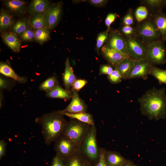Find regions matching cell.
Masks as SVG:
<instances>
[{
    "instance_id": "1",
    "label": "cell",
    "mask_w": 166,
    "mask_h": 166,
    "mask_svg": "<svg viewBox=\"0 0 166 166\" xmlns=\"http://www.w3.org/2000/svg\"><path fill=\"white\" fill-rule=\"evenodd\" d=\"M138 102L142 115L149 120H158L166 118V93L165 89L155 87L147 90Z\"/></svg>"
},
{
    "instance_id": "2",
    "label": "cell",
    "mask_w": 166,
    "mask_h": 166,
    "mask_svg": "<svg viewBox=\"0 0 166 166\" xmlns=\"http://www.w3.org/2000/svg\"><path fill=\"white\" fill-rule=\"evenodd\" d=\"M59 111L45 114L36 119L41 126L45 142L49 145L62 135L67 122Z\"/></svg>"
},
{
    "instance_id": "3",
    "label": "cell",
    "mask_w": 166,
    "mask_h": 166,
    "mask_svg": "<svg viewBox=\"0 0 166 166\" xmlns=\"http://www.w3.org/2000/svg\"><path fill=\"white\" fill-rule=\"evenodd\" d=\"M90 127L86 123L72 119L66 124L62 135L80 147Z\"/></svg>"
},
{
    "instance_id": "4",
    "label": "cell",
    "mask_w": 166,
    "mask_h": 166,
    "mask_svg": "<svg viewBox=\"0 0 166 166\" xmlns=\"http://www.w3.org/2000/svg\"><path fill=\"white\" fill-rule=\"evenodd\" d=\"M137 34L146 45L161 39L160 33L152 20H146L140 24Z\"/></svg>"
},
{
    "instance_id": "5",
    "label": "cell",
    "mask_w": 166,
    "mask_h": 166,
    "mask_svg": "<svg viewBox=\"0 0 166 166\" xmlns=\"http://www.w3.org/2000/svg\"><path fill=\"white\" fill-rule=\"evenodd\" d=\"M166 54L165 46L160 40L146 45L145 59L153 65L165 63Z\"/></svg>"
},
{
    "instance_id": "6",
    "label": "cell",
    "mask_w": 166,
    "mask_h": 166,
    "mask_svg": "<svg viewBox=\"0 0 166 166\" xmlns=\"http://www.w3.org/2000/svg\"><path fill=\"white\" fill-rule=\"evenodd\" d=\"M97 129L95 125L90 126L89 131L81 145L82 152L89 159L94 160L98 159L99 150L96 140Z\"/></svg>"
},
{
    "instance_id": "7",
    "label": "cell",
    "mask_w": 166,
    "mask_h": 166,
    "mask_svg": "<svg viewBox=\"0 0 166 166\" xmlns=\"http://www.w3.org/2000/svg\"><path fill=\"white\" fill-rule=\"evenodd\" d=\"M54 142V148L56 154L65 161L77 151L79 147L62 135Z\"/></svg>"
},
{
    "instance_id": "8",
    "label": "cell",
    "mask_w": 166,
    "mask_h": 166,
    "mask_svg": "<svg viewBox=\"0 0 166 166\" xmlns=\"http://www.w3.org/2000/svg\"><path fill=\"white\" fill-rule=\"evenodd\" d=\"M126 39L127 49L131 58L134 61L146 59V45L144 43L132 36L127 37Z\"/></svg>"
},
{
    "instance_id": "9",
    "label": "cell",
    "mask_w": 166,
    "mask_h": 166,
    "mask_svg": "<svg viewBox=\"0 0 166 166\" xmlns=\"http://www.w3.org/2000/svg\"><path fill=\"white\" fill-rule=\"evenodd\" d=\"M63 5L61 1L52 4L45 13V22L48 30L54 28L60 22L62 13Z\"/></svg>"
},
{
    "instance_id": "10",
    "label": "cell",
    "mask_w": 166,
    "mask_h": 166,
    "mask_svg": "<svg viewBox=\"0 0 166 166\" xmlns=\"http://www.w3.org/2000/svg\"><path fill=\"white\" fill-rule=\"evenodd\" d=\"M153 66L146 59L134 61L127 79L142 78L146 79L147 76L150 74Z\"/></svg>"
},
{
    "instance_id": "11",
    "label": "cell",
    "mask_w": 166,
    "mask_h": 166,
    "mask_svg": "<svg viewBox=\"0 0 166 166\" xmlns=\"http://www.w3.org/2000/svg\"><path fill=\"white\" fill-rule=\"evenodd\" d=\"M104 45L108 48L116 49L129 54L127 49L126 39L118 30H112L109 33L108 39Z\"/></svg>"
},
{
    "instance_id": "12",
    "label": "cell",
    "mask_w": 166,
    "mask_h": 166,
    "mask_svg": "<svg viewBox=\"0 0 166 166\" xmlns=\"http://www.w3.org/2000/svg\"><path fill=\"white\" fill-rule=\"evenodd\" d=\"M101 52L107 61L115 68L125 59L130 57L129 54L116 49L108 48L105 45L101 47Z\"/></svg>"
},
{
    "instance_id": "13",
    "label": "cell",
    "mask_w": 166,
    "mask_h": 166,
    "mask_svg": "<svg viewBox=\"0 0 166 166\" xmlns=\"http://www.w3.org/2000/svg\"><path fill=\"white\" fill-rule=\"evenodd\" d=\"M71 101L65 109L59 111L61 113H85L87 107L83 101L80 97L77 91H73Z\"/></svg>"
},
{
    "instance_id": "14",
    "label": "cell",
    "mask_w": 166,
    "mask_h": 166,
    "mask_svg": "<svg viewBox=\"0 0 166 166\" xmlns=\"http://www.w3.org/2000/svg\"><path fill=\"white\" fill-rule=\"evenodd\" d=\"M2 37L4 42L12 51L16 53L20 51L22 43L17 35L12 32H4Z\"/></svg>"
},
{
    "instance_id": "15",
    "label": "cell",
    "mask_w": 166,
    "mask_h": 166,
    "mask_svg": "<svg viewBox=\"0 0 166 166\" xmlns=\"http://www.w3.org/2000/svg\"><path fill=\"white\" fill-rule=\"evenodd\" d=\"M51 5L48 0H32L29 6L28 12L31 15L45 13Z\"/></svg>"
},
{
    "instance_id": "16",
    "label": "cell",
    "mask_w": 166,
    "mask_h": 166,
    "mask_svg": "<svg viewBox=\"0 0 166 166\" xmlns=\"http://www.w3.org/2000/svg\"><path fill=\"white\" fill-rule=\"evenodd\" d=\"M105 158L107 166H121L127 160L119 153L109 151H106Z\"/></svg>"
},
{
    "instance_id": "17",
    "label": "cell",
    "mask_w": 166,
    "mask_h": 166,
    "mask_svg": "<svg viewBox=\"0 0 166 166\" xmlns=\"http://www.w3.org/2000/svg\"><path fill=\"white\" fill-rule=\"evenodd\" d=\"M152 20L160 33L161 39L166 41V14L159 10L153 15Z\"/></svg>"
},
{
    "instance_id": "18",
    "label": "cell",
    "mask_w": 166,
    "mask_h": 166,
    "mask_svg": "<svg viewBox=\"0 0 166 166\" xmlns=\"http://www.w3.org/2000/svg\"><path fill=\"white\" fill-rule=\"evenodd\" d=\"M0 73L2 74L10 77L20 83H25L27 81L26 77L19 76L14 71L10 65L6 62H0Z\"/></svg>"
},
{
    "instance_id": "19",
    "label": "cell",
    "mask_w": 166,
    "mask_h": 166,
    "mask_svg": "<svg viewBox=\"0 0 166 166\" xmlns=\"http://www.w3.org/2000/svg\"><path fill=\"white\" fill-rule=\"evenodd\" d=\"M3 4L9 11L15 14L24 13L26 8V2L22 0H4Z\"/></svg>"
},
{
    "instance_id": "20",
    "label": "cell",
    "mask_w": 166,
    "mask_h": 166,
    "mask_svg": "<svg viewBox=\"0 0 166 166\" xmlns=\"http://www.w3.org/2000/svg\"><path fill=\"white\" fill-rule=\"evenodd\" d=\"M76 80V77L68 57L65 62V72L63 76V83L65 89L69 90L70 87Z\"/></svg>"
},
{
    "instance_id": "21",
    "label": "cell",
    "mask_w": 166,
    "mask_h": 166,
    "mask_svg": "<svg viewBox=\"0 0 166 166\" xmlns=\"http://www.w3.org/2000/svg\"><path fill=\"white\" fill-rule=\"evenodd\" d=\"M29 27L34 30L41 28L47 29L45 13L32 15L30 18Z\"/></svg>"
},
{
    "instance_id": "22",
    "label": "cell",
    "mask_w": 166,
    "mask_h": 166,
    "mask_svg": "<svg viewBox=\"0 0 166 166\" xmlns=\"http://www.w3.org/2000/svg\"><path fill=\"white\" fill-rule=\"evenodd\" d=\"M14 20L11 14L5 10L2 9L0 13V30L4 32L12 26Z\"/></svg>"
},
{
    "instance_id": "23",
    "label": "cell",
    "mask_w": 166,
    "mask_h": 166,
    "mask_svg": "<svg viewBox=\"0 0 166 166\" xmlns=\"http://www.w3.org/2000/svg\"><path fill=\"white\" fill-rule=\"evenodd\" d=\"M46 95L48 97L69 100L72 98L73 92L65 89L58 85L51 91L46 93Z\"/></svg>"
},
{
    "instance_id": "24",
    "label": "cell",
    "mask_w": 166,
    "mask_h": 166,
    "mask_svg": "<svg viewBox=\"0 0 166 166\" xmlns=\"http://www.w3.org/2000/svg\"><path fill=\"white\" fill-rule=\"evenodd\" d=\"M134 60L130 57L125 59L121 62L115 68L120 72L122 79H127L131 70Z\"/></svg>"
},
{
    "instance_id": "25",
    "label": "cell",
    "mask_w": 166,
    "mask_h": 166,
    "mask_svg": "<svg viewBox=\"0 0 166 166\" xmlns=\"http://www.w3.org/2000/svg\"><path fill=\"white\" fill-rule=\"evenodd\" d=\"M61 113L64 115L72 119H76L90 126L94 125L92 116L90 114L86 112L77 113Z\"/></svg>"
},
{
    "instance_id": "26",
    "label": "cell",
    "mask_w": 166,
    "mask_h": 166,
    "mask_svg": "<svg viewBox=\"0 0 166 166\" xmlns=\"http://www.w3.org/2000/svg\"><path fill=\"white\" fill-rule=\"evenodd\" d=\"M30 18L25 17L16 21L12 27V32L20 35L29 27Z\"/></svg>"
},
{
    "instance_id": "27",
    "label": "cell",
    "mask_w": 166,
    "mask_h": 166,
    "mask_svg": "<svg viewBox=\"0 0 166 166\" xmlns=\"http://www.w3.org/2000/svg\"><path fill=\"white\" fill-rule=\"evenodd\" d=\"M35 39L42 45L48 41L50 38L49 30L45 28L38 29L34 30Z\"/></svg>"
},
{
    "instance_id": "28",
    "label": "cell",
    "mask_w": 166,
    "mask_h": 166,
    "mask_svg": "<svg viewBox=\"0 0 166 166\" xmlns=\"http://www.w3.org/2000/svg\"><path fill=\"white\" fill-rule=\"evenodd\" d=\"M58 83L56 78L52 77H49L43 81L40 85L39 89L48 93L58 85Z\"/></svg>"
},
{
    "instance_id": "29",
    "label": "cell",
    "mask_w": 166,
    "mask_h": 166,
    "mask_svg": "<svg viewBox=\"0 0 166 166\" xmlns=\"http://www.w3.org/2000/svg\"><path fill=\"white\" fill-rule=\"evenodd\" d=\"M65 162L66 166H84L85 163L78 150Z\"/></svg>"
},
{
    "instance_id": "30",
    "label": "cell",
    "mask_w": 166,
    "mask_h": 166,
    "mask_svg": "<svg viewBox=\"0 0 166 166\" xmlns=\"http://www.w3.org/2000/svg\"><path fill=\"white\" fill-rule=\"evenodd\" d=\"M150 74L157 79L160 83L166 84V70L153 66Z\"/></svg>"
},
{
    "instance_id": "31",
    "label": "cell",
    "mask_w": 166,
    "mask_h": 166,
    "mask_svg": "<svg viewBox=\"0 0 166 166\" xmlns=\"http://www.w3.org/2000/svg\"><path fill=\"white\" fill-rule=\"evenodd\" d=\"M109 33L107 30L99 33L97 35L95 50L98 55L100 48L108 39Z\"/></svg>"
},
{
    "instance_id": "32",
    "label": "cell",
    "mask_w": 166,
    "mask_h": 166,
    "mask_svg": "<svg viewBox=\"0 0 166 166\" xmlns=\"http://www.w3.org/2000/svg\"><path fill=\"white\" fill-rule=\"evenodd\" d=\"M148 15V11L146 7L141 6L136 9L135 16L138 22H141L146 19Z\"/></svg>"
},
{
    "instance_id": "33",
    "label": "cell",
    "mask_w": 166,
    "mask_h": 166,
    "mask_svg": "<svg viewBox=\"0 0 166 166\" xmlns=\"http://www.w3.org/2000/svg\"><path fill=\"white\" fill-rule=\"evenodd\" d=\"M20 39L26 42H31L35 39L34 30L29 27L19 35Z\"/></svg>"
},
{
    "instance_id": "34",
    "label": "cell",
    "mask_w": 166,
    "mask_h": 166,
    "mask_svg": "<svg viewBox=\"0 0 166 166\" xmlns=\"http://www.w3.org/2000/svg\"><path fill=\"white\" fill-rule=\"evenodd\" d=\"M108 78L111 83L116 84L121 82L122 77L119 71L115 68L108 75Z\"/></svg>"
},
{
    "instance_id": "35",
    "label": "cell",
    "mask_w": 166,
    "mask_h": 166,
    "mask_svg": "<svg viewBox=\"0 0 166 166\" xmlns=\"http://www.w3.org/2000/svg\"><path fill=\"white\" fill-rule=\"evenodd\" d=\"M144 2L153 8H159L166 4V0H147Z\"/></svg>"
},
{
    "instance_id": "36",
    "label": "cell",
    "mask_w": 166,
    "mask_h": 166,
    "mask_svg": "<svg viewBox=\"0 0 166 166\" xmlns=\"http://www.w3.org/2000/svg\"><path fill=\"white\" fill-rule=\"evenodd\" d=\"M87 83V81L83 79L76 80L72 85V89L73 91H78Z\"/></svg>"
},
{
    "instance_id": "37",
    "label": "cell",
    "mask_w": 166,
    "mask_h": 166,
    "mask_svg": "<svg viewBox=\"0 0 166 166\" xmlns=\"http://www.w3.org/2000/svg\"><path fill=\"white\" fill-rule=\"evenodd\" d=\"M117 16V14L114 13H110L107 15L105 20V23L107 28V30L108 32H109L110 25L115 21Z\"/></svg>"
},
{
    "instance_id": "38",
    "label": "cell",
    "mask_w": 166,
    "mask_h": 166,
    "mask_svg": "<svg viewBox=\"0 0 166 166\" xmlns=\"http://www.w3.org/2000/svg\"><path fill=\"white\" fill-rule=\"evenodd\" d=\"M50 166H66L65 162L56 154L53 157Z\"/></svg>"
},
{
    "instance_id": "39",
    "label": "cell",
    "mask_w": 166,
    "mask_h": 166,
    "mask_svg": "<svg viewBox=\"0 0 166 166\" xmlns=\"http://www.w3.org/2000/svg\"><path fill=\"white\" fill-rule=\"evenodd\" d=\"M113 70V69L110 65L104 64L101 65L100 68L99 75H110Z\"/></svg>"
},
{
    "instance_id": "40",
    "label": "cell",
    "mask_w": 166,
    "mask_h": 166,
    "mask_svg": "<svg viewBox=\"0 0 166 166\" xmlns=\"http://www.w3.org/2000/svg\"><path fill=\"white\" fill-rule=\"evenodd\" d=\"M106 151V150L103 148H101L99 150V157L96 166H107L105 158Z\"/></svg>"
},
{
    "instance_id": "41",
    "label": "cell",
    "mask_w": 166,
    "mask_h": 166,
    "mask_svg": "<svg viewBox=\"0 0 166 166\" xmlns=\"http://www.w3.org/2000/svg\"><path fill=\"white\" fill-rule=\"evenodd\" d=\"M133 19L130 10L127 12L123 19V23L124 26H130L133 24Z\"/></svg>"
},
{
    "instance_id": "42",
    "label": "cell",
    "mask_w": 166,
    "mask_h": 166,
    "mask_svg": "<svg viewBox=\"0 0 166 166\" xmlns=\"http://www.w3.org/2000/svg\"><path fill=\"white\" fill-rule=\"evenodd\" d=\"M121 31L127 37H128L132 36L134 30L130 26H124L121 28Z\"/></svg>"
},
{
    "instance_id": "43",
    "label": "cell",
    "mask_w": 166,
    "mask_h": 166,
    "mask_svg": "<svg viewBox=\"0 0 166 166\" xmlns=\"http://www.w3.org/2000/svg\"><path fill=\"white\" fill-rule=\"evenodd\" d=\"M106 0H89L88 2L90 4L97 7H102L105 6L108 2Z\"/></svg>"
},
{
    "instance_id": "44",
    "label": "cell",
    "mask_w": 166,
    "mask_h": 166,
    "mask_svg": "<svg viewBox=\"0 0 166 166\" xmlns=\"http://www.w3.org/2000/svg\"><path fill=\"white\" fill-rule=\"evenodd\" d=\"M6 143L4 140H0V160L5 155L6 149Z\"/></svg>"
},
{
    "instance_id": "45",
    "label": "cell",
    "mask_w": 166,
    "mask_h": 166,
    "mask_svg": "<svg viewBox=\"0 0 166 166\" xmlns=\"http://www.w3.org/2000/svg\"><path fill=\"white\" fill-rule=\"evenodd\" d=\"M8 86L7 81L2 77H0V86L1 89H6Z\"/></svg>"
},
{
    "instance_id": "46",
    "label": "cell",
    "mask_w": 166,
    "mask_h": 166,
    "mask_svg": "<svg viewBox=\"0 0 166 166\" xmlns=\"http://www.w3.org/2000/svg\"><path fill=\"white\" fill-rule=\"evenodd\" d=\"M130 160H127L126 162L121 166H136Z\"/></svg>"
},
{
    "instance_id": "47",
    "label": "cell",
    "mask_w": 166,
    "mask_h": 166,
    "mask_svg": "<svg viewBox=\"0 0 166 166\" xmlns=\"http://www.w3.org/2000/svg\"><path fill=\"white\" fill-rule=\"evenodd\" d=\"M84 166H90V165L88 163H87L85 162V163L84 164Z\"/></svg>"
},
{
    "instance_id": "48",
    "label": "cell",
    "mask_w": 166,
    "mask_h": 166,
    "mask_svg": "<svg viewBox=\"0 0 166 166\" xmlns=\"http://www.w3.org/2000/svg\"><path fill=\"white\" fill-rule=\"evenodd\" d=\"M136 166H138L136 165Z\"/></svg>"
}]
</instances>
